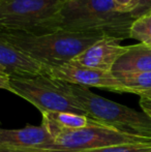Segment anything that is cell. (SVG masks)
I'll use <instances>...</instances> for the list:
<instances>
[{
    "instance_id": "1",
    "label": "cell",
    "mask_w": 151,
    "mask_h": 152,
    "mask_svg": "<svg viewBox=\"0 0 151 152\" xmlns=\"http://www.w3.org/2000/svg\"><path fill=\"white\" fill-rule=\"evenodd\" d=\"M103 37L106 36L98 32H74L63 29L44 34L0 31V38L44 68L69 63Z\"/></svg>"
},
{
    "instance_id": "2",
    "label": "cell",
    "mask_w": 151,
    "mask_h": 152,
    "mask_svg": "<svg viewBox=\"0 0 151 152\" xmlns=\"http://www.w3.org/2000/svg\"><path fill=\"white\" fill-rule=\"evenodd\" d=\"M136 18L118 10L113 0H66L59 14V29L98 32L107 37L129 38Z\"/></svg>"
},
{
    "instance_id": "3",
    "label": "cell",
    "mask_w": 151,
    "mask_h": 152,
    "mask_svg": "<svg viewBox=\"0 0 151 152\" xmlns=\"http://www.w3.org/2000/svg\"><path fill=\"white\" fill-rule=\"evenodd\" d=\"M74 95L88 117L101 125L108 126L125 134L151 139V117L142 111L131 109L113 100L99 96L89 88L69 84Z\"/></svg>"
},
{
    "instance_id": "4",
    "label": "cell",
    "mask_w": 151,
    "mask_h": 152,
    "mask_svg": "<svg viewBox=\"0 0 151 152\" xmlns=\"http://www.w3.org/2000/svg\"><path fill=\"white\" fill-rule=\"evenodd\" d=\"M66 0H0V31L44 34L59 30Z\"/></svg>"
},
{
    "instance_id": "5",
    "label": "cell",
    "mask_w": 151,
    "mask_h": 152,
    "mask_svg": "<svg viewBox=\"0 0 151 152\" xmlns=\"http://www.w3.org/2000/svg\"><path fill=\"white\" fill-rule=\"evenodd\" d=\"M12 93L24 98L42 112H66L88 116L69 92L67 83L47 75L12 77Z\"/></svg>"
},
{
    "instance_id": "6",
    "label": "cell",
    "mask_w": 151,
    "mask_h": 152,
    "mask_svg": "<svg viewBox=\"0 0 151 152\" xmlns=\"http://www.w3.org/2000/svg\"><path fill=\"white\" fill-rule=\"evenodd\" d=\"M53 139V142L44 148L31 149L30 151L86 152L116 145L151 143V139L125 134L101 124L59 132Z\"/></svg>"
},
{
    "instance_id": "7",
    "label": "cell",
    "mask_w": 151,
    "mask_h": 152,
    "mask_svg": "<svg viewBox=\"0 0 151 152\" xmlns=\"http://www.w3.org/2000/svg\"><path fill=\"white\" fill-rule=\"evenodd\" d=\"M44 75L71 85L106 89L123 93V86L112 72L93 69L85 66L67 63L57 67L44 68Z\"/></svg>"
},
{
    "instance_id": "8",
    "label": "cell",
    "mask_w": 151,
    "mask_h": 152,
    "mask_svg": "<svg viewBox=\"0 0 151 152\" xmlns=\"http://www.w3.org/2000/svg\"><path fill=\"white\" fill-rule=\"evenodd\" d=\"M126 51L127 47L121 46L120 40L106 36L91 45L69 63L93 69L112 72L115 62Z\"/></svg>"
},
{
    "instance_id": "9",
    "label": "cell",
    "mask_w": 151,
    "mask_h": 152,
    "mask_svg": "<svg viewBox=\"0 0 151 152\" xmlns=\"http://www.w3.org/2000/svg\"><path fill=\"white\" fill-rule=\"evenodd\" d=\"M53 137L44 125H27L20 129L0 127V148L31 150L42 149L53 142Z\"/></svg>"
},
{
    "instance_id": "10",
    "label": "cell",
    "mask_w": 151,
    "mask_h": 152,
    "mask_svg": "<svg viewBox=\"0 0 151 152\" xmlns=\"http://www.w3.org/2000/svg\"><path fill=\"white\" fill-rule=\"evenodd\" d=\"M0 68L9 77L44 75V66L0 38Z\"/></svg>"
},
{
    "instance_id": "11",
    "label": "cell",
    "mask_w": 151,
    "mask_h": 152,
    "mask_svg": "<svg viewBox=\"0 0 151 152\" xmlns=\"http://www.w3.org/2000/svg\"><path fill=\"white\" fill-rule=\"evenodd\" d=\"M151 72V48L143 44L127 47V51L115 62L113 75Z\"/></svg>"
},
{
    "instance_id": "12",
    "label": "cell",
    "mask_w": 151,
    "mask_h": 152,
    "mask_svg": "<svg viewBox=\"0 0 151 152\" xmlns=\"http://www.w3.org/2000/svg\"><path fill=\"white\" fill-rule=\"evenodd\" d=\"M42 125L54 138L57 134L66 130H75L87 126L97 125L96 121L85 115L66 112H42Z\"/></svg>"
},
{
    "instance_id": "13",
    "label": "cell",
    "mask_w": 151,
    "mask_h": 152,
    "mask_svg": "<svg viewBox=\"0 0 151 152\" xmlns=\"http://www.w3.org/2000/svg\"><path fill=\"white\" fill-rule=\"evenodd\" d=\"M120 81L123 90L126 93L139 95L142 92L151 90V72L139 74L114 75Z\"/></svg>"
},
{
    "instance_id": "14",
    "label": "cell",
    "mask_w": 151,
    "mask_h": 152,
    "mask_svg": "<svg viewBox=\"0 0 151 152\" xmlns=\"http://www.w3.org/2000/svg\"><path fill=\"white\" fill-rule=\"evenodd\" d=\"M129 38H133L140 44L151 48V14L136 19L131 27Z\"/></svg>"
},
{
    "instance_id": "15",
    "label": "cell",
    "mask_w": 151,
    "mask_h": 152,
    "mask_svg": "<svg viewBox=\"0 0 151 152\" xmlns=\"http://www.w3.org/2000/svg\"><path fill=\"white\" fill-rule=\"evenodd\" d=\"M86 152H151V143L116 145V146L104 147Z\"/></svg>"
},
{
    "instance_id": "16",
    "label": "cell",
    "mask_w": 151,
    "mask_h": 152,
    "mask_svg": "<svg viewBox=\"0 0 151 152\" xmlns=\"http://www.w3.org/2000/svg\"><path fill=\"white\" fill-rule=\"evenodd\" d=\"M119 12L131 14L138 6V0H113Z\"/></svg>"
},
{
    "instance_id": "17",
    "label": "cell",
    "mask_w": 151,
    "mask_h": 152,
    "mask_svg": "<svg viewBox=\"0 0 151 152\" xmlns=\"http://www.w3.org/2000/svg\"><path fill=\"white\" fill-rule=\"evenodd\" d=\"M138 6L133 12L131 16L133 18L138 19L144 15L151 14V0H138Z\"/></svg>"
},
{
    "instance_id": "18",
    "label": "cell",
    "mask_w": 151,
    "mask_h": 152,
    "mask_svg": "<svg viewBox=\"0 0 151 152\" xmlns=\"http://www.w3.org/2000/svg\"><path fill=\"white\" fill-rule=\"evenodd\" d=\"M0 89L12 92V88H10V77L2 68H0Z\"/></svg>"
},
{
    "instance_id": "19",
    "label": "cell",
    "mask_w": 151,
    "mask_h": 152,
    "mask_svg": "<svg viewBox=\"0 0 151 152\" xmlns=\"http://www.w3.org/2000/svg\"><path fill=\"white\" fill-rule=\"evenodd\" d=\"M140 107H141L142 111L148 116L151 117V99L146 97H140Z\"/></svg>"
},
{
    "instance_id": "20",
    "label": "cell",
    "mask_w": 151,
    "mask_h": 152,
    "mask_svg": "<svg viewBox=\"0 0 151 152\" xmlns=\"http://www.w3.org/2000/svg\"><path fill=\"white\" fill-rule=\"evenodd\" d=\"M0 152H33V151H30V150H20V149L0 148Z\"/></svg>"
},
{
    "instance_id": "21",
    "label": "cell",
    "mask_w": 151,
    "mask_h": 152,
    "mask_svg": "<svg viewBox=\"0 0 151 152\" xmlns=\"http://www.w3.org/2000/svg\"><path fill=\"white\" fill-rule=\"evenodd\" d=\"M139 96H140V97H146V98H150V99H151V90L142 92V93L139 94Z\"/></svg>"
}]
</instances>
